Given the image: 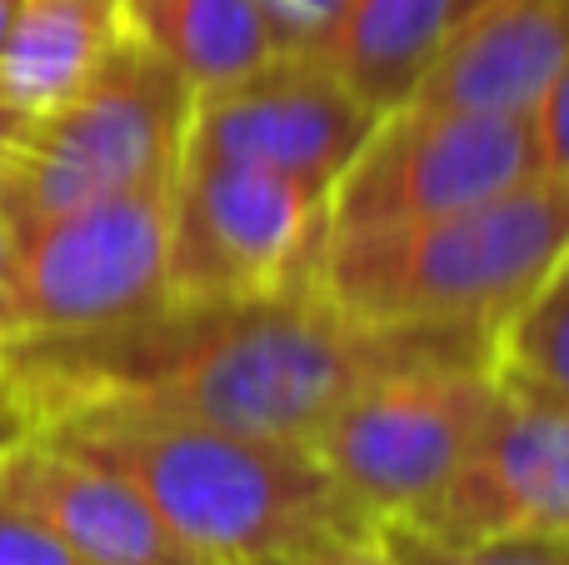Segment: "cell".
Returning a JSON list of instances; mask_svg holds the SVG:
<instances>
[{
  "instance_id": "cell-1",
  "label": "cell",
  "mask_w": 569,
  "mask_h": 565,
  "mask_svg": "<svg viewBox=\"0 0 569 565\" xmlns=\"http://www.w3.org/2000/svg\"><path fill=\"white\" fill-rule=\"evenodd\" d=\"M425 360H485L475 330H375L315 276L240 300H160L80 336L0 346V380L36 426L70 410H150L310 446L360 386Z\"/></svg>"
},
{
  "instance_id": "cell-2",
  "label": "cell",
  "mask_w": 569,
  "mask_h": 565,
  "mask_svg": "<svg viewBox=\"0 0 569 565\" xmlns=\"http://www.w3.org/2000/svg\"><path fill=\"white\" fill-rule=\"evenodd\" d=\"M36 430L136 486L206 565H250L320 531L375 526L315 450L295 440L106 406L70 410Z\"/></svg>"
},
{
  "instance_id": "cell-3",
  "label": "cell",
  "mask_w": 569,
  "mask_h": 565,
  "mask_svg": "<svg viewBox=\"0 0 569 565\" xmlns=\"http://www.w3.org/2000/svg\"><path fill=\"white\" fill-rule=\"evenodd\" d=\"M569 260V180L540 176L480 206L320 240L315 286L375 330H475Z\"/></svg>"
},
{
  "instance_id": "cell-4",
  "label": "cell",
  "mask_w": 569,
  "mask_h": 565,
  "mask_svg": "<svg viewBox=\"0 0 569 565\" xmlns=\"http://www.w3.org/2000/svg\"><path fill=\"white\" fill-rule=\"evenodd\" d=\"M196 90L136 30H120L96 76L50 116L30 120L0 170L16 230L126 190L170 186Z\"/></svg>"
},
{
  "instance_id": "cell-5",
  "label": "cell",
  "mask_w": 569,
  "mask_h": 565,
  "mask_svg": "<svg viewBox=\"0 0 569 565\" xmlns=\"http://www.w3.org/2000/svg\"><path fill=\"white\" fill-rule=\"evenodd\" d=\"M505 390L485 360H425L360 386L310 440L365 521H400L480 446Z\"/></svg>"
},
{
  "instance_id": "cell-6",
  "label": "cell",
  "mask_w": 569,
  "mask_h": 565,
  "mask_svg": "<svg viewBox=\"0 0 569 565\" xmlns=\"http://www.w3.org/2000/svg\"><path fill=\"white\" fill-rule=\"evenodd\" d=\"M540 176L550 170L535 150L530 116L395 106L335 176L325 196V240L450 216Z\"/></svg>"
},
{
  "instance_id": "cell-7",
  "label": "cell",
  "mask_w": 569,
  "mask_h": 565,
  "mask_svg": "<svg viewBox=\"0 0 569 565\" xmlns=\"http://www.w3.org/2000/svg\"><path fill=\"white\" fill-rule=\"evenodd\" d=\"M170 186L126 190L60 210L16 236L6 290V340L80 336L120 326L166 300Z\"/></svg>"
},
{
  "instance_id": "cell-8",
  "label": "cell",
  "mask_w": 569,
  "mask_h": 565,
  "mask_svg": "<svg viewBox=\"0 0 569 565\" xmlns=\"http://www.w3.org/2000/svg\"><path fill=\"white\" fill-rule=\"evenodd\" d=\"M325 196L256 166H180L166 220V300H240L315 270Z\"/></svg>"
},
{
  "instance_id": "cell-9",
  "label": "cell",
  "mask_w": 569,
  "mask_h": 565,
  "mask_svg": "<svg viewBox=\"0 0 569 565\" xmlns=\"http://www.w3.org/2000/svg\"><path fill=\"white\" fill-rule=\"evenodd\" d=\"M375 120L310 50H280L230 86L196 90L180 166H256L330 196Z\"/></svg>"
},
{
  "instance_id": "cell-10",
  "label": "cell",
  "mask_w": 569,
  "mask_h": 565,
  "mask_svg": "<svg viewBox=\"0 0 569 565\" xmlns=\"http://www.w3.org/2000/svg\"><path fill=\"white\" fill-rule=\"evenodd\" d=\"M400 521L445 546L569 536V400L505 390L480 446Z\"/></svg>"
},
{
  "instance_id": "cell-11",
  "label": "cell",
  "mask_w": 569,
  "mask_h": 565,
  "mask_svg": "<svg viewBox=\"0 0 569 565\" xmlns=\"http://www.w3.org/2000/svg\"><path fill=\"white\" fill-rule=\"evenodd\" d=\"M0 490L86 565H206L136 486L66 450L46 430L0 450Z\"/></svg>"
},
{
  "instance_id": "cell-12",
  "label": "cell",
  "mask_w": 569,
  "mask_h": 565,
  "mask_svg": "<svg viewBox=\"0 0 569 565\" xmlns=\"http://www.w3.org/2000/svg\"><path fill=\"white\" fill-rule=\"evenodd\" d=\"M565 0H485L430 60L405 106L465 116H530L565 80Z\"/></svg>"
},
{
  "instance_id": "cell-13",
  "label": "cell",
  "mask_w": 569,
  "mask_h": 565,
  "mask_svg": "<svg viewBox=\"0 0 569 565\" xmlns=\"http://www.w3.org/2000/svg\"><path fill=\"white\" fill-rule=\"evenodd\" d=\"M485 0H345L330 36L310 50L375 116L405 106L445 40Z\"/></svg>"
},
{
  "instance_id": "cell-14",
  "label": "cell",
  "mask_w": 569,
  "mask_h": 565,
  "mask_svg": "<svg viewBox=\"0 0 569 565\" xmlns=\"http://www.w3.org/2000/svg\"><path fill=\"white\" fill-rule=\"evenodd\" d=\"M126 30L120 0H20L0 40V106L30 120L66 106Z\"/></svg>"
},
{
  "instance_id": "cell-15",
  "label": "cell",
  "mask_w": 569,
  "mask_h": 565,
  "mask_svg": "<svg viewBox=\"0 0 569 565\" xmlns=\"http://www.w3.org/2000/svg\"><path fill=\"white\" fill-rule=\"evenodd\" d=\"M120 20L186 76L190 90H216L280 56L260 0H120Z\"/></svg>"
},
{
  "instance_id": "cell-16",
  "label": "cell",
  "mask_w": 569,
  "mask_h": 565,
  "mask_svg": "<svg viewBox=\"0 0 569 565\" xmlns=\"http://www.w3.org/2000/svg\"><path fill=\"white\" fill-rule=\"evenodd\" d=\"M569 260L555 266L525 300H515L485 336L495 386L515 396L569 400Z\"/></svg>"
},
{
  "instance_id": "cell-17",
  "label": "cell",
  "mask_w": 569,
  "mask_h": 565,
  "mask_svg": "<svg viewBox=\"0 0 569 565\" xmlns=\"http://www.w3.org/2000/svg\"><path fill=\"white\" fill-rule=\"evenodd\" d=\"M380 541L395 565H569V536H500L475 546H445L405 521H380Z\"/></svg>"
},
{
  "instance_id": "cell-18",
  "label": "cell",
  "mask_w": 569,
  "mask_h": 565,
  "mask_svg": "<svg viewBox=\"0 0 569 565\" xmlns=\"http://www.w3.org/2000/svg\"><path fill=\"white\" fill-rule=\"evenodd\" d=\"M250 565H395V556L385 551L380 526H350V531L305 536L295 546H280Z\"/></svg>"
},
{
  "instance_id": "cell-19",
  "label": "cell",
  "mask_w": 569,
  "mask_h": 565,
  "mask_svg": "<svg viewBox=\"0 0 569 565\" xmlns=\"http://www.w3.org/2000/svg\"><path fill=\"white\" fill-rule=\"evenodd\" d=\"M0 565H86L60 536H50L20 500L0 490Z\"/></svg>"
},
{
  "instance_id": "cell-20",
  "label": "cell",
  "mask_w": 569,
  "mask_h": 565,
  "mask_svg": "<svg viewBox=\"0 0 569 565\" xmlns=\"http://www.w3.org/2000/svg\"><path fill=\"white\" fill-rule=\"evenodd\" d=\"M280 50H315L340 20L345 0H260Z\"/></svg>"
},
{
  "instance_id": "cell-21",
  "label": "cell",
  "mask_w": 569,
  "mask_h": 565,
  "mask_svg": "<svg viewBox=\"0 0 569 565\" xmlns=\"http://www.w3.org/2000/svg\"><path fill=\"white\" fill-rule=\"evenodd\" d=\"M30 430H36V420L26 416V406L16 400V390L0 380V450H10L16 440H26Z\"/></svg>"
},
{
  "instance_id": "cell-22",
  "label": "cell",
  "mask_w": 569,
  "mask_h": 565,
  "mask_svg": "<svg viewBox=\"0 0 569 565\" xmlns=\"http://www.w3.org/2000/svg\"><path fill=\"white\" fill-rule=\"evenodd\" d=\"M16 220L0 206V340H6V290H10V260H16Z\"/></svg>"
},
{
  "instance_id": "cell-23",
  "label": "cell",
  "mask_w": 569,
  "mask_h": 565,
  "mask_svg": "<svg viewBox=\"0 0 569 565\" xmlns=\"http://www.w3.org/2000/svg\"><path fill=\"white\" fill-rule=\"evenodd\" d=\"M20 130H26V120H20V116H10V110L0 106V170H6V160H10V150H16Z\"/></svg>"
},
{
  "instance_id": "cell-24",
  "label": "cell",
  "mask_w": 569,
  "mask_h": 565,
  "mask_svg": "<svg viewBox=\"0 0 569 565\" xmlns=\"http://www.w3.org/2000/svg\"><path fill=\"white\" fill-rule=\"evenodd\" d=\"M16 16H20V0H0V40H6V30L16 26Z\"/></svg>"
}]
</instances>
